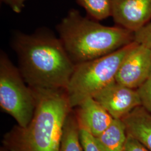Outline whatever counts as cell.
<instances>
[{
	"label": "cell",
	"instance_id": "obj_1",
	"mask_svg": "<svg viewBox=\"0 0 151 151\" xmlns=\"http://www.w3.org/2000/svg\"><path fill=\"white\" fill-rule=\"evenodd\" d=\"M12 47L19 70L32 88L66 89L75 68L59 38L47 30L16 33Z\"/></svg>",
	"mask_w": 151,
	"mask_h": 151
},
{
	"label": "cell",
	"instance_id": "obj_2",
	"mask_svg": "<svg viewBox=\"0 0 151 151\" xmlns=\"http://www.w3.org/2000/svg\"><path fill=\"white\" fill-rule=\"evenodd\" d=\"M36 106L26 128L19 127L5 138L12 151H60L65 120L71 106L65 89L32 88Z\"/></svg>",
	"mask_w": 151,
	"mask_h": 151
},
{
	"label": "cell",
	"instance_id": "obj_3",
	"mask_svg": "<svg viewBox=\"0 0 151 151\" xmlns=\"http://www.w3.org/2000/svg\"><path fill=\"white\" fill-rule=\"evenodd\" d=\"M67 53L77 65L95 60L134 42V32L124 27L103 25L71 9L57 27Z\"/></svg>",
	"mask_w": 151,
	"mask_h": 151
},
{
	"label": "cell",
	"instance_id": "obj_4",
	"mask_svg": "<svg viewBox=\"0 0 151 151\" xmlns=\"http://www.w3.org/2000/svg\"><path fill=\"white\" fill-rule=\"evenodd\" d=\"M135 43L134 41L113 53L76 65L65 89L72 109L115 81L123 60Z\"/></svg>",
	"mask_w": 151,
	"mask_h": 151
},
{
	"label": "cell",
	"instance_id": "obj_5",
	"mask_svg": "<svg viewBox=\"0 0 151 151\" xmlns=\"http://www.w3.org/2000/svg\"><path fill=\"white\" fill-rule=\"evenodd\" d=\"M0 106L22 128H26L32 120L36 106L32 88L3 52L0 55Z\"/></svg>",
	"mask_w": 151,
	"mask_h": 151
},
{
	"label": "cell",
	"instance_id": "obj_6",
	"mask_svg": "<svg viewBox=\"0 0 151 151\" xmlns=\"http://www.w3.org/2000/svg\"><path fill=\"white\" fill-rule=\"evenodd\" d=\"M151 72V50L136 42L123 60L115 81L125 86L137 89L146 81Z\"/></svg>",
	"mask_w": 151,
	"mask_h": 151
},
{
	"label": "cell",
	"instance_id": "obj_7",
	"mask_svg": "<svg viewBox=\"0 0 151 151\" xmlns=\"http://www.w3.org/2000/svg\"><path fill=\"white\" fill-rule=\"evenodd\" d=\"M93 98L114 119H122L135 108L142 106L137 89L114 81L97 92Z\"/></svg>",
	"mask_w": 151,
	"mask_h": 151
},
{
	"label": "cell",
	"instance_id": "obj_8",
	"mask_svg": "<svg viewBox=\"0 0 151 151\" xmlns=\"http://www.w3.org/2000/svg\"><path fill=\"white\" fill-rule=\"evenodd\" d=\"M111 17L118 26L134 32L151 20V0H111Z\"/></svg>",
	"mask_w": 151,
	"mask_h": 151
},
{
	"label": "cell",
	"instance_id": "obj_9",
	"mask_svg": "<svg viewBox=\"0 0 151 151\" xmlns=\"http://www.w3.org/2000/svg\"><path fill=\"white\" fill-rule=\"evenodd\" d=\"M76 118L80 128L95 137L101 134L114 118L93 97L84 100L77 107Z\"/></svg>",
	"mask_w": 151,
	"mask_h": 151
},
{
	"label": "cell",
	"instance_id": "obj_10",
	"mask_svg": "<svg viewBox=\"0 0 151 151\" xmlns=\"http://www.w3.org/2000/svg\"><path fill=\"white\" fill-rule=\"evenodd\" d=\"M127 135H130L151 151V114L142 106L133 109L122 119Z\"/></svg>",
	"mask_w": 151,
	"mask_h": 151
},
{
	"label": "cell",
	"instance_id": "obj_11",
	"mask_svg": "<svg viewBox=\"0 0 151 151\" xmlns=\"http://www.w3.org/2000/svg\"><path fill=\"white\" fill-rule=\"evenodd\" d=\"M96 139L103 151H124L127 133L123 120L114 119L111 124Z\"/></svg>",
	"mask_w": 151,
	"mask_h": 151
},
{
	"label": "cell",
	"instance_id": "obj_12",
	"mask_svg": "<svg viewBox=\"0 0 151 151\" xmlns=\"http://www.w3.org/2000/svg\"><path fill=\"white\" fill-rule=\"evenodd\" d=\"M80 130L76 116L69 114L63 127L60 151H84Z\"/></svg>",
	"mask_w": 151,
	"mask_h": 151
},
{
	"label": "cell",
	"instance_id": "obj_13",
	"mask_svg": "<svg viewBox=\"0 0 151 151\" xmlns=\"http://www.w3.org/2000/svg\"><path fill=\"white\" fill-rule=\"evenodd\" d=\"M88 16L97 21L111 16V0H76Z\"/></svg>",
	"mask_w": 151,
	"mask_h": 151
},
{
	"label": "cell",
	"instance_id": "obj_14",
	"mask_svg": "<svg viewBox=\"0 0 151 151\" xmlns=\"http://www.w3.org/2000/svg\"><path fill=\"white\" fill-rule=\"evenodd\" d=\"M137 91L140 99L141 105L151 114V72Z\"/></svg>",
	"mask_w": 151,
	"mask_h": 151
},
{
	"label": "cell",
	"instance_id": "obj_15",
	"mask_svg": "<svg viewBox=\"0 0 151 151\" xmlns=\"http://www.w3.org/2000/svg\"><path fill=\"white\" fill-rule=\"evenodd\" d=\"M134 41L143 45L151 51V20L134 32Z\"/></svg>",
	"mask_w": 151,
	"mask_h": 151
},
{
	"label": "cell",
	"instance_id": "obj_16",
	"mask_svg": "<svg viewBox=\"0 0 151 151\" xmlns=\"http://www.w3.org/2000/svg\"><path fill=\"white\" fill-rule=\"evenodd\" d=\"M80 129V139L84 151H103L95 137L86 130Z\"/></svg>",
	"mask_w": 151,
	"mask_h": 151
},
{
	"label": "cell",
	"instance_id": "obj_17",
	"mask_svg": "<svg viewBox=\"0 0 151 151\" xmlns=\"http://www.w3.org/2000/svg\"><path fill=\"white\" fill-rule=\"evenodd\" d=\"M124 151H150L139 142L130 135H127V139Z\"/></svg>",
	"mask_w": 151,
	"mask_h": 151
},
{
	"label": "cell",
	"instance_id": "obj_18",
	"mask_svg": "<svg viewBox=\"0 0 151 151\" xmlns=\"http://www.w3.org/2000/svg\"><path fill=\"white\" fill-rule=\"evenodd\" d=\"M2 2L8 6L14 12L19 14L24 8L28 0H1Z\"/></svg>",
	"mask_w": 151,
	"mask_h": 151
}]
</instances>
